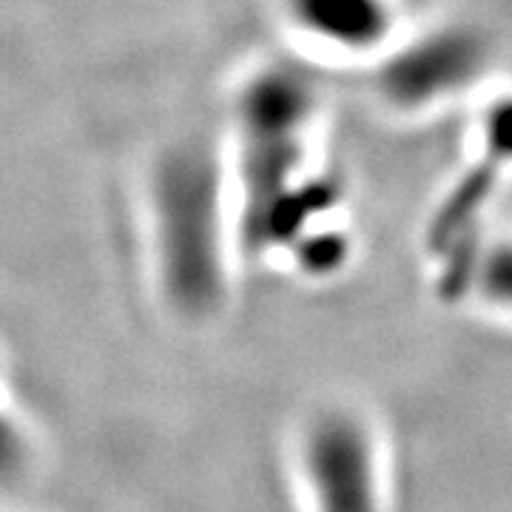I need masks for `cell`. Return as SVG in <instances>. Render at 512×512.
<instances>
[{
	"instance_id": "obj_1",
	"label": "cell",
	"mask_w": 512,
	"mask_h": 512,
	"mask_svg": "<svg viewBox=\"0 0 512 512\" xmlns=\"http://www.w3.org/2000/svg\"><path fill=\"white\" fill-rule=\"evenodd\" d=\"M311 109V86L288 72L256 77L242 97L245 231L256 248L282 242L316 205L308 194L291 191Z\"/></svg>"
},
{
	"instance_id": "obj_2",
	"label": "cell",
	"mask_w": 512,
	"mask_h": 512,
	"mask_svg": "<svg viewBox=\"0 0 512 512\" xmlns=\"http://www.w3.org/2000/svg\"><path fill=\"white\" fill-rule=\"evenodd\" d=\"M154 220L165 291L191 313L217 305L222 271L220 174L208 151L180 148L154 177Z\"/></svg>"
},
{
	"instance_id": "obj_3",
	"label": "cell",
	"mask_w": 512,
	"mask_h": 512,
	"mask_svg": "<svg viewBox=\"0 0 512 512\" xmlns=\"http://www.w3.org/2000/svg\"><path fill=\"white\" fill-rule=\"evenodd\" d=\"M305 473L319 512H379L376 461L365 427L348 416H325L305 444Z\"/></svg>"
},
{
	"instance_id": "obj_4",
	"label": "cell",
	"mask_w": 512,
	"mask_h": 512,
	"mask_svg": "<svg viewBox=\"0 0 512 512\" xmlns=\"http://www.w3.org/2000/svg\"><path fill=\"white\" fill-rule=\"evenodd\" d=\"M484 60L481 43L470 32H433L407 46L384 66V92L404 106H424L464 89Z\"/></svg>"
},
{
	"instance_id": "obj_5",
	"label": "cell",
	"mask_w": 512,
	"mask_h": 512,
	"mask_svg": "<svg viewBox=\"0 0 512 512\" xmlns=\"http://www.w3.org/2000/svg\"><path fill=\"white\" fill-rule=\"evenodd\" d=\"M288 9L305 32L345 52L376 49L393 26L390 0H288Z\"/></svg>"
},
{
	"instance_id": "obj_6",
	"label": "cell",
	"mask_w": 512,
	"mask_h": 512,
	"mask_svg": "<svg viewBox=\"0 0 512 512\" xmlns=\"http://www.w3.org/2000/svg\"><path fill=\"white\" fill-rule=\"evenodd\" d=\"M487 143H490V157L487 165H493L495 171L512 165V100H504L493 109V114L487 117ZM495 171H476V177L470 183L461 185L458 197L444 208L436 228H433V237L439 248H453L458 242V234L467 228V222L473 220V208L481 205V200L487 197V185L493 180Z\"/></svg>"
},
{
	"instance_id": "obj_7",
	"label": "cell",
	"mask_w": 512,
	"mask_h": 512,
	"mask_svg": "<svg viewBox=\"0 0 512 512\" xmlns=\"http://www.w3.org/2000/svg\"><path fill=\"white\" fill-rule=\"evenodd\" d=\"M470 279H476V288L490 302L501 308H512V242L484 251L476 265H467L464 271L453 276L458 288H464Z\"/></svg>"
}]
</instances>
